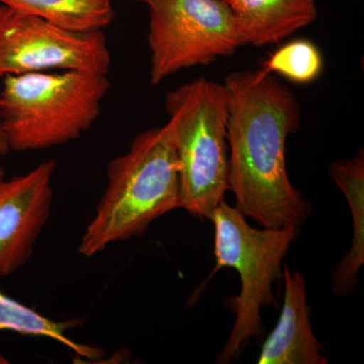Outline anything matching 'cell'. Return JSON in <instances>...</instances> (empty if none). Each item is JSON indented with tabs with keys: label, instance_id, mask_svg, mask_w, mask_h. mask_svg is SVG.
<instances>
[{
	"label": "cell",
	"instance_id": "obj_1",
	"mask_svg": "<svg viewBox=\"0 0 364 364\" xmlns=\"http://www.w3.org/2000/svg\"><path fill=\"white\" fill-rule=\"evenodd\" d=\"M224 85L229 186L235 208L263 228H299L312 205L287 174V136L298 130L301 121L296 95L260 68L228 74Z\"/></svg>",
	"mask_w": 364,
	"mask_h": 364
},
{
	"label": "cell",
	"instance_id": "obj_2",
	"mask_svg": "<svg viewBox=\"0 0 364 364\" xmlns=\"http://www.w3.org/2000/svg\"><path fill=\"white\" fill-rule=\"evenodd\" d=\"M107 183L85 228L78 252L92 257L111 244L139 237L153 222L181 208L176 145L168 122L133 139L109 161Z\"/></svg>",
	"mask_w": 364,
	"mask_h": 364
},
{
	"label": "cell",
	"instance_id": "obj_3",
	"mask_svg": "<svg viewBox=\"0 0 364 364\" xmlns=\"http://www.w3.org/2000/svg\"><path fill=\"white\" fill-rule=\"evenodd\" d=\"M0 121L9 149H49L90 130L111 90L107 75L79 71L4 76Z\"/></svg>",
	"mask_w": 364,
	"mask_h": 364
},
{
	"label": "cell",
	"instance_id": "obj_4",
	"mask_svg": "<svg viewBox=\"0 0 364 364\" xmlns=\"http://www.w3.org/2000/svg\"><path fill=\"white\" fill-rule=\"evenodd\" d=\"M165 111L176 145L181 208L212 220L230 191L226 86L196 79L167 93Z\"/></svg>",
	"mask_w": 364,
	"mask_h": 364
},
{
	"label": "cell",
	"instance_id": "obj_5",
	"mask_svg": "<svg viewBox=\"0 0 364 364\" xmlns=\"http://www.w3.org/2000/svg\"><path fill=\"white\" fill-rule=\"evenodd\" d=\"M215 272L233 268L241 280V291L232 308L236 314L233 329L217 363L226 364L240 358L253 337L262 334L260 312L267 306H277L273 284L284 277L282 262L299 233L298 227L282 229H256L240 212L222 202L215 208Z\"/></svg>",
	"mask_w": 364,
	"mask_h": 364
},
{
	"label": "cell",
	"instance_id": "obj_6",
	"mask_svg": "<svg viewBox=\"0 0 364 364\" xmlns=\"http://www.w3.org/2000/svg\"><path fill=\"white\" fill-rule=\"evenodd\" d=\"M150 83L182 69L208 65L243 46L236 21L222 0H151Z\"/></svg>",
	"mask_w": 364,
	"mask_h": 364
},
{
	"label": "cell",
	"instance_id": "obj_7",
	"mask_svg": "<svg viewBox=\"0 0 364 364\" xmlns=\"http://www.w3.org/2000/svg\"><path fill=\"white\" fill-rule=\"evenodd\" d=\"M111 62L102 31L72 32L0 6V76L51 71L107 75Z\"/></svg>",
	"mask_w": 364,
	"mask_h": 364
},
{
	"label": "cell",
	"instance_id": "obj_8",
	"mask_svg": "<svg viewBox=\"0 0 364 364\" xmlns=\"http://www.w3.org/2000/svg\"><path fill=\"white\" fill-rule=\"evenodd\" d=\"M54 160L23 176L0 179V277L18 272L32 257L51 215Z\"/></svg>",
	"mask_w": 364,
	"mask_h": 364
},
{
	"label": "cell",
	"instance_id": "obj_9",
	"mask_svg": "<svg viewBox=\"0 0 364 364\" xmlns=\"http://www.w3.org/2000/svg\"><path fill=\"white\" fill-rule=\"evenodd\" d=\"M284 299L279 322L261 349L258 364H327L316 338L306 303V279L284 267Z\"/></svg>",
	"mask_w": 364,
	"mask_h": 364
},
{
	"label": "cell",
	"instance_id": "obj_10",
	"mask_svg": "<svg viewBox=\"0 0 364 364\" xmlns=\"http://www.w3.org/2000/svg\"><path fill=\"white\" fill-rule=\"evenodd\" d=\"M243 45H274L317 20L316 0H222Z\"/></svg>",
	"mask_w": 364,
	"mask_h": 364
},
{
	"label": "cell",
	"instance_id": "obj_11",
	"mask_svg": "<svg viewBox=\"0 0 364 364\" xmlns=\"http://www.w3.org/2000/svg\"><path fill=\"white\" fill-rule=\"evenodd\" d=\"M330 176L344 193L353 219V237L350 250L335 267L331 279L336 296L353 293L358 272L364 264V153L358 151L353 158L338 160L329 166Z\"/></svg>",
	"mask_w": 364,
	"mask_h": 364
},
{
	"label": "cell",
	"instance_id": "obj_12",
	"mask_svg": "<svg viewBox=\"0 0 364 364\" xmlns=\"http://www.w3.org/2000/svg\"><path fill=\"white\" fill-rule=\"evenodd\" d=\"M0 4L78 33L104 31L116 14L111 0H0Z\"/></svg>",
	"mask_w": 364,
	"mask_h": 364
},
{
	"label": "cell",
	"instance_id": "obj_13",
	"mask_svg": "<svg viewBox=\"0 0 364 364\" xmlns=\"http://www.w3.org/2000/svg\"><path fill=\"white\" fill-rule=\"evenodd\" d=\"M82 323L81 318L53 320L0 291V331L9 330L26 336L47 337L68 347L81 358H102L105 353L100 348L77 343L69 338L67 332L79 327Z\"/></svg>",
	"mask_w": 364,
	"mask_h": 364
},
{
	"label": "cell",
	"instance_id": "obj_14",
	"mask_svg": "<svg viewBox=\"0 0 364 364\" xmlns=\"http://www.w3.org/2000/svg\"><path fill=\"white\" fill-rule=\"evenodd\" d=\"M322 53L308 40H294L279 47L261 65V70L275 73L296 83L309 85L322 73Z\"/></svg>",
	"mask_w": 364,
	"mask_h": 364
},
{
	"label": "cell",
	"instance_id": "obj_15",
	"mask_svg": "<svg viewBox=\"0 0 364 364\" xmlns=\"http://www.w3.org/2000/svg\"><path fill=\"white\" fill-rule=\"evenodd\" d=\"M9 152H11V149H9L6 134H4L1 121H0V156H4V155L9 154Z\"/></svg>",
	"mask_w": 364,
	"mask_h": 364
},
{
	"label": "cell",
	"instance_id": "obj_16",
	"mask_svg": "<svg viewBox=\"0 0 364 364\" xmlns=\"http://www.w3.org/2000/svg\"><path fill=\"white\" fill-rule=\"evenodd\" d=\"M4 178V169L2 168L1 165H0V179Z\"/></svg>",
	"mask_w": 364,
	"mask_h": 364
},
{
	"label": "cell",
	"instance_id": "obj_17",
	"mask_svg": "<svg viewBox=\"0 0 364 364\" xmlns=\"http://www.w3.org/2000/svg\"><path fill=\"white\" fill-rule=\"evenodd\" d=\"M133 1H136V2H143V4H147L148 2H150L151 0H133Z\"/></svg>",
	"mask_w": 364,
	"mask_h": 364
}]
</instances>
